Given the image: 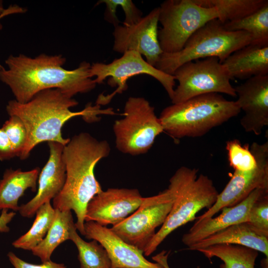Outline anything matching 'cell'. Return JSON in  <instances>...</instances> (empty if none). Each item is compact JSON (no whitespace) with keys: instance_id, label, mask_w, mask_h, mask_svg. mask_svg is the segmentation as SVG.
Listing matches in <instances>:
<instances>
[{"instance_id":"cell-1","label":"cell","mask_w":268,"mask_h":268,"mask_svg":"<svg viewBox=\"0 0 268 268\" xmlns=\"http://www.w3.org/2000/svg\"><path fill=\"white\" fill-rule=\"evenodd\" d=\"M66 61L61 55L42 54L34 58L23 54L10 55L5 62L8 69H0V79L20 103L28 102L46 89H58L72 98L95 88L97 84L90 76L89 63L83 61L76 68L68 70L63 67Z\"/></svg>"},{"instance_id":"cell-2","label":"cell","mask_w":268,"mask_h":268,"mask_svg":"<svg viewBox=\"0 0 268 268\" xmlns=\"http://www.w3.org/2000/svg\"><path fill=\"white\" fill-rule=\"evenodd\" d=\"M78 102L58 89H48L37 93L30 100L20 103L15 100L8 101L6 110L9 116L19 117L27 133V141L19 158L27 159L32 149L43 142L54 141L66 145L70 138H65L62 133L64 124L76 116H81L87 122L99 120V115H113V109H101L100 106L87 105L80 111L72 112L70 108Z\"/></svg>"},{"instance_id":"cell-3","label":"cell","mask_w":268,"mask_h":268,"mask_svg":"<svg viewBox=\"0 0 268 268\" xmlns=\"http://www.w3.org/2000/svg\"><path fill=\"white\" fill-rule=\"evenodd\" d=\"M110 151L107 141L98 140L87 133L75 135L64 147L66 180L61 192L53 199V206L61 211L72 210L76 216V229L82 235L87 205L103 191L96 179L95 167L101 159L109 156Z\"/></svg>"},{"instance_id":"cell-4","label":"cell","mask_w":268,"mask_h":268,"mask_svg":"<svg viewBox=\"0 0 268 268\" xmlns=\"http://www.w3.org/2000/svg\"><path fill=\"white\" fill-rule=\"evenodd\" d=\"M240 112L236 101L226 100L220 94L211 93L167 106L159 119L163 132L178 140L185 137L201 136Z\"/></svg>"},{"instance_id":"cell-5","label":"cell","mask_w":268,"mask_h":268,"mask_svg":"<svg viewBox=\"0 0 268 268\" xmlns=\"http://www.w3.org/2000/svg\"><path fill=\"white\" fill-rule=\"evenodd\" d=\"M198 170L182 166L169 180L168 189L173 197L172 208L164 223L145 247L143 254H152L173 231L196 220L202 209H207L215 203L218 193L212 181Z\"/></svg>"},{"instance_id":"cell-6","label":"cell","mask_w":268,"mask_h":268,"mask_svg":"<svg viewBox=\"0 0 268 268\" xmlns=\"http://www.w3.org/2000/svg\"><path fill=\"white\" fill-rule=\"evenodd\" d=\"M251 40L248 32L228 31L218 19H215L197 30L179 52L163 53L155 67L172 75L183 64L200 59L217 57L222 63L231 54L250 44Z\"/></svg>"},{"instance_id":"cell-7","label":"cell","mask_w":268,"mask_h":268,"mask_svg":"<svg viewBox=\"0 0 268 268\" xmlns=\"http://www.w3.org/2000/svg\"><path fill=\"white\" fill-rule=\"evenodd\" d=\"M159 7L158 39L164 53L181 51L189 38L205 24L218 19L215 7H206L195 0H167Z\"/></svg>"},{"instance_id":"cell-8","label":"cell","mask_w":268,"mask_h":268,"mask_svg":"<svg viewBox=\"0 0 268 268\" xmlns=\"http://www.w3.org/2000/svg\"><path fill=\"white\" fill-rule=\"evenodd\" d=\"M122 115L124 117L113 125L117 149L133 156L147 152L156 137L163 132L154 108L143 97L131 96Z\"/></svg>"},{"instance_id":"cell-9","label":"cell","mask_w":268,"mask_h":268,"mask_svg":"<svg viewBox=\"0 0 268 268\" xmlns=\"http://www.w3.org/2000/svg\"><path fill=\"white\" fill-rule=\"evenodd\" d=\"M172 75L179 82L171 99L172 104L211 93L236 97L234 87L230 83L232 78L217 57L187 62L178 67Z\"/></svg>"},{"instance_id":"cell-10","label":"cell","mask_w":268,"mask_h":268,"mask_svg":"<svg viewBox=\"0 0 268 268\" xmlns=\"http://www.w3.org/2000/svg\"><path fill=\"white\" fill-rule=\"evenodd\" d=\"M139 74H147L156 79L164 87L171 100L176 84L174 76L165 73L150 65L138 52L129 51L110 64L95 63L91 65L90 76L92 78L95 77L94 79L96 84L102 83L106 78L109 77L108 84L111 87L117 86L110 94L100 95L96 100V104L109 103L116 94H121L127 89V81L130 78Z\"/></svg>"},{"instance_id":"cell-11","label":"cell","mask_w":268,"mask_h":268,"mask_svg":"<svg viewBox=\"0 0 268 268\" xmlns=\"http://www.w3.org/2000/svg\"><path fill=\"white\" fill-rule=\"evenodd\" d=\"M173 203L167 188L158 194L143 198L138 208L111 230L126 243L143 251L166 220Z\"/></svg>"},{"instance_id":"cell-12","label":"cell","mask_w":268,"mask_h":268,"mask_svg":"<svg viewBox=\"0 0 268 268\" xmlns=\"http://www.w3.org/2000/svg\"><path fill=\"white\" fill-rule=\"evenodd\" d=\"M250 149L256 160V168L249 171H234L213 205L197 217L195 223L213 217L224 207L236 205L257 189H268V141L263 144L254 142Z\"/></svg>"},{"instance_id":"cell-13","label":"cell","mask_w":268,"mask_h":268,"mask_svg":"<svg viewBox=\"0 0 268 268\" xmlns=\"http://www.w3.org/2000/svg\"><path fill=\"white\" fill-rule=\"evenodd\" d=\"M159 7L153 9L136 23L114 27L113 50L123 54L135 51L155 67L163 52L158 39Z\"/></svg>"},{"instance_id":"cell-14","label":"cell","mask_w":268,"mask_h":268,"mask_svg":"<svg viewBox=\"0 0 268 268\" xmlns=\"http://www.w3.org/2000/svg\"><path fill=\"white\" fill-rule=\"evenodd\" d=\"M143 199L136 189L110 188L102 191L88 202L85 222L92 221L103 226L115 225L135 211Z\"/></svg>"},{"instance_id":"cell-15","label":"cell","mask_w":268,"mask_h":268,"mask_svg":"<svg viewBox=\"0 0 268 268\" xmlns=\"http://www.w3.org/2000/svg\"><path fill=\"white\" fill-rule=\"evenodd\" d=\"M234 89L236 102L244 112L241 125L246 132L260 135L268 126V75L252 77Z\"/></svg>"},{"instance_id":"cell-16","label":"cell","mask_w":268,"mask_h":268,"mask_svg":"<svg viewBox=\"0 0 268 268\" xmlns=\"http://www.w3.org/2000/svg\"><path fill=\"white\" fill-rule=\"evenodd\" d=\"M48 160L40 173L36 195L28 202L19 206L20 214L32 217L38 208L50 201L63 188L66 177V165L63 157L64 145L54 141L48 142Z\"/></svg>"},{"instance_id":"cell-17","label":"cell","mask_w":268,"mask_h":268,"mask_svg":"<svg viewBox=\"0 0 268 268\" xmlns=\"http://www.w3.org/2000/svg\"><path fill=\"white\" fill-rule=\"evenodd\" d=\"M84 228L87 239L97 241L106 249L112 268H165L161 264L147 260L142 251L124 241L106 226L89 221L85 222Z\"/></svg>"},{"instance_id":"cell-18","label":"cell","mask_w":268,"mask_h":268,"mask_svg":"<svg viewBox=\"0 0 268 268\" xmlns=\"http://www.w3.org/2000/svg\"><path fill=\"white\" fill-rule=\"evenodd\" d=\"M267 193H268V189H257L236 205L222 208L221 213L217 217L194 223L183 235V243L189 247L231 225L247 222L253 203Z\"/></svg>"},{"instance_id":"cell-19","label":"cell","mask_w":268,"mask_h":268,"mask_svg":"<svg viewBox=\"0 0 268 268\" xmlns=\"http://www.w3.org/2000/svg\"><path fill=\"white\" fill-rule=\"evenodd\" d=\"M222 64L231 78L268 75V45L249 44L231 54Z\"/></svg>"},{"instance_id":"cell-20","label":"cell","mask_w":268,"mask_h":268,"mask_svg":"<svg viewBox=\"0 0 268 268\" xmlns=\"http://www.w3.org/2000/svg\"><path fill=\"white\" fill-rule=\"evenodd\" d=\"M220 244L244 246L268 257V237L259 234L246 222L231 225L188 247V249L197 251Z\"/></svg>"},{"instance_id":"cell-21","label":"cell","mask_w":268,"mask_h":268,"mask_svg":"<svg viewBox=\"0 0 268 268\" xmlns=\"http://www.w3.org/2000/svg\"><path fill=\"white\" fill-rule=\"evenodd\" d=\"M39 174L38 167L26 171L6 169L0 180V210L18 211V201L24 192L28 189L36 191Z\"/></svg>"},{"instance_id":"cell-22","label":"cell","mask_w":268,"mask_h":268,"mask_svg":"<svg viewBox=\"0 0 268 268\" xmlns=\"http://www.w3.org/2000/svg\"><path fill=\"white\" fill-rule=\"evenodd\" d=\"M76 228L71 210L55 209L52 224L41 243L32 250V253L42 262L51 260L55 250L62 243L69 240L73 229Z\"/></svg>"},{"instance_id":"cell-23","label":"cell","mask_w":268,"mask_h":268,"mask_svg":"<svg viewBox=\"0 0 268 268\" xmlns=\"http://www.w3.org/2000/svg\"><path fill=\"white\" fill-rule=\"evenodd\" d=\"M206 257L220 259L223 264L220 268H255L258 251L239 245L216 244L197 250Z\"/></svg>"},{"instance_id":"cell-24","label":"cell","mask_w":268,"mask_h":268,"mask_svg":"<svg viewBox=\"0 0 268 268\" xmlns=\"http://www.w3.org/2000/svg\"><path fill=\"white\" fill-rule=\"evenodd\" d=\"M230 31H244L251 36L250 44L268 45V2L255 12L235 21L223 24Z\"/></svg>"},{"instance_id":"cell-25","label":"cell","mask_w":268,"mask_h":268,"mask_svg":"<svg viewBox=\"0 0 268 268\" xmlns=\"http://www.w3.org/2000/svg\"><path fill=\"white\" fill-rule=\"evenodd\" d=\"M206 7H215L222 24L244 18L262 7L268 0H195Z\"/></svg>"},{"instance_id":"cell-26","label":"cell","mask_w":268,"mask_h":268,"mask_svg":"<svg viewBox=\"0 0 268 268\" xmlns=\"http://www.w3.org/2000/svg\"><path fill=\"white\" fill-rule=\"evenodd\" d=\"M55 214V209L48 201L40 207L30 229L12 242V246L24 250H32L39 244L50 229Z\"/></svg>"},{"instance_id":"cell-27","label":"cell","mask_w":268,"mask_h":268,"mask_svg":"<svg viewBox=\"0 0 268 268\" xmlns=\"http://www.w3.org/2000/svg\"><path fill=\"white\" fill-rule=\"evenodd\" d=\"M69 240L78 250V259L80 268H112L111 262L106 249L97 241L86 242L72 230Z\"/></svg>"},{"instance_id":"cell-28","label":"cell","mask_w":268,"mask_h":268,"mask_svg":"<svg viewBox=\"0 0 268 268\" xmlns=\"http://www.w3.org/2000/svg\"><path fill=\"white\" fill-rule=\"evenodd\" d=\"M226 149L230 167L234 171H249L256 168V159L247 144L242 145L238 139L226 142Z\"/></svg>"},{"instance_id":"cell-29","label":"cell","mask_w":268,"mask_h":268,"mask_svg":"<svg viewBox=\"0 0 268 268\" xmlns=\"http://www.w3.org/2000/svg\"><path fill=\"white\" fill-rule=\"evenodd\" d=\"M246 222L259 234L268 237V193L261 196L253 203Z\"/></svg>"},{"instance_id":"cell-30","label":"cell","mask_w":268,"mask_h":268,"mask_svg":"<svg viewBox=\"0 0 268 268\" xmlns=\"http://www.w3.org/2000/svg\"><path fill=\"white\" fill-rule=\"evenodd\" d=\"M1 128L7 135L16 156L19 157L27 139V130L24 123L19 117L10 116Z\"/></svg>"},{"instance_id":"cell-31","label":"cell","mask_w":268,"mask_h":268,"mask_svg":"<svg viewBox=\"0 0 268 268\" xmlns=\"http://www.w3.org/2000/svg\"><path fill=\"white\" fill-rule=\"evenodd\" d=\"M117 5L124 10L125 17L123 25L130 26L137 23L142 17V12L131 0H115Z\"/></svg>"},{"instance_id":"cell-32","label":"cell","mask_w":268,"mask_h":268,"mask_svg":"<svg viewBox=\"0 0 268 268\" xmlns=\"http://www.w3.org/2000/svg\"><path fill=\"white\" fill-rule=\"evenodd\" d=\"M7 257L14 268H66L64 264L57 263L51 260L42 262L39 265L29 263L20 259L11 252L7 254Z\"/></svg>"},{"instance_id":"cell-33","label":"cell","mask_w":268,"mask_h":268,"mask_svg":"<svg viewBox=\"0 0 268 268\" xmlns=\"http://www.w3.org/2000/svg\"><path fill=\"white\" fill-rule=\"evenodd\" d=\"M16 157L10 140L4 131L0 128V161Z\"/></svg>"},{"instance_id":"cell-34","label":"cell","mask_w":268,"mask_h":268,"mask_svg":"<svg viewBox=\"0 0 268 268\" xmlns=\"http://www.w3.org/2000/svg\"><path fill=\"white\" fill-rule=\"evenodd\" d=\"M103 3L106 5L104 17L106 20L112 24L114 27L119 25L120 21L116 15V9L118 5L115 0H101L97 4Z\"/></svg>"},{"instance_id":"cell-35","label":"cell","mask_w":268,"mask_h":268,"mask_svg":"<svg viewBox=\"0 0 268 268\" xmlns=\"http://www.w3.org/2000/svg\"><path fill=\"white\" fill-rule=\"evenodd\" d=\"M26 9L17 5H10L7 8L4 9V11L0 14V19L4 16L9 14L16 13H23L26 11ZM2 28V25L0 23V30ZM4 67L0 64V69H3Z\"/></svg>"},{"instance_id":"cell-36","label":"cell","mask_w":268,"mask_h":268,"mask_svg":"<svg viewBox=\"0 0 268 268\" xmlns=\"http://www.w3.org/2000/svg\"><path fill=\"white\" fill-rule=\"evenodd\" d=\"M4 10L3 7L2 6V2L0 0V14H1Z\"/></svg>"}]
</instances>
